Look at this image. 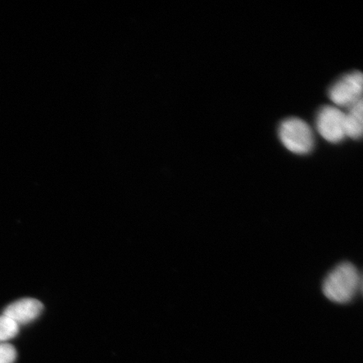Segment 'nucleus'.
Returning <instances> with one entry per match:
<instances>
[{
    "label": "nucleus",
    "instance_id": "obj_1",
    "mask_svg": "<svg viewBox=\"0 0 363 363\" xmlns=\"http://www.w3.org/2000/svg\"><path fill=\"white\" fill-rule=\"evenodd\" d=\"M362 276L351 262H342L325 277L322 291L330 301L350 303L362 290Z\"/></svg>",
    "mask_w": 363,
    "mask_h": 363
},
{
    "label": "nucleus",
    "instance_id": "obj_2",
    "mask_svg": "<svg viewBox=\"0 0 363 363\" xmlns=\"http://www.w3.org/2000/svg\"><path fill=\"white\" fill-rule=\"evenodd\" d=\"M279 136L289 152L298 155L310 153L315 146V136L311 126L298 118H288L281 122Z\"/></svg>",
    "mask_w": 363,
    "mask_h": 363
},
{
    "label": "nucleus",
    "instance_id": "obj_5",
    "mask_svg": "<svg viewBox=\"0 0 363 363\" xmlns=\"http://www.w3.org/2000/svg\"><path fill=\"white\" fill-rule=\"evenodd\" d=\"M43 311L42 302L35 298H22L11 303L4 311L3 315L18 325L30 323L38 318Z\"/></svg>",
    "mask_w": 363,
    "mask_h": 363
},
{
    "label": "nucleus",
    "instance_id": "obj_8",
    "mask_svg": "<svg viewBox=\"0 0 363 363\" xmlns=\"http://www.w3.org/2000/svg\"><path fill=\"white\" fill-rule=\"evenodd\" d=\"M16 348L12 345L0 343V363H13L16 359Z\"/></svg>",
    "mask_w": 363,
    "mask_h": 363
},
{
    "label": "nucleus",
    "instance_id": "obj_7",
    "mask_svg": "<svg viewBox=\"0 0 363 363\" xmlns=\"http://www.w3.org/2000/svg\"><path fill=\"white\" fill-rule=\"evenodd\" d=\"M20 326L4 315H0V343H6L19 333Z\"/></svg>",
    "mask_w": 363,
    "mask_h": 363
},
{
    "label": "nucleus",
    "instance_id": "obj_6",
    "mask_svg": "<svg viewBox=\"0 0 363 363\" xmlns=\"http://www.w3.org/2000/svg\"><path fill=\"white\" fill-rule=\"evenodd\" d=\"M362 99L354 104L348 108V111L345 113V127L346 135L348 138L358 140L362 135Z\"/></svg>",
    "mask_w": 363,
    "mask_h": 363
},
{
    "label": "nucleus",
    "instance_id": "obj_3",
    "mask_svg": "<svg viewBox=\"0 0 363 363\" xmlns=\"http://www.w3.org/2000/svg\"><path fill=\"white\" fill-rule=\"evenodd\" d=\"M362 83L361 72H349L331 85L329 98L335 107H351L362 99Z\"/></svg>",
    "mask_w": 363,
    "mask_h": 363
},
{
    "label": "nucleus",
    "instance_id": "obj_4",
    "mask_svg": "<svg viewBox=\"0 0 363 363\" xmlns=\"http://www.w3.org/2000/svg\"><path fill=\"white\" fill-rule=\"evenodd\" d=\"M318 133L330 143H338L347 138L345 113L335 106L322 107L316 117Z\"/></svg>",
    "mask_w": 363,
    "mask_h": 363
}]
</instances>
